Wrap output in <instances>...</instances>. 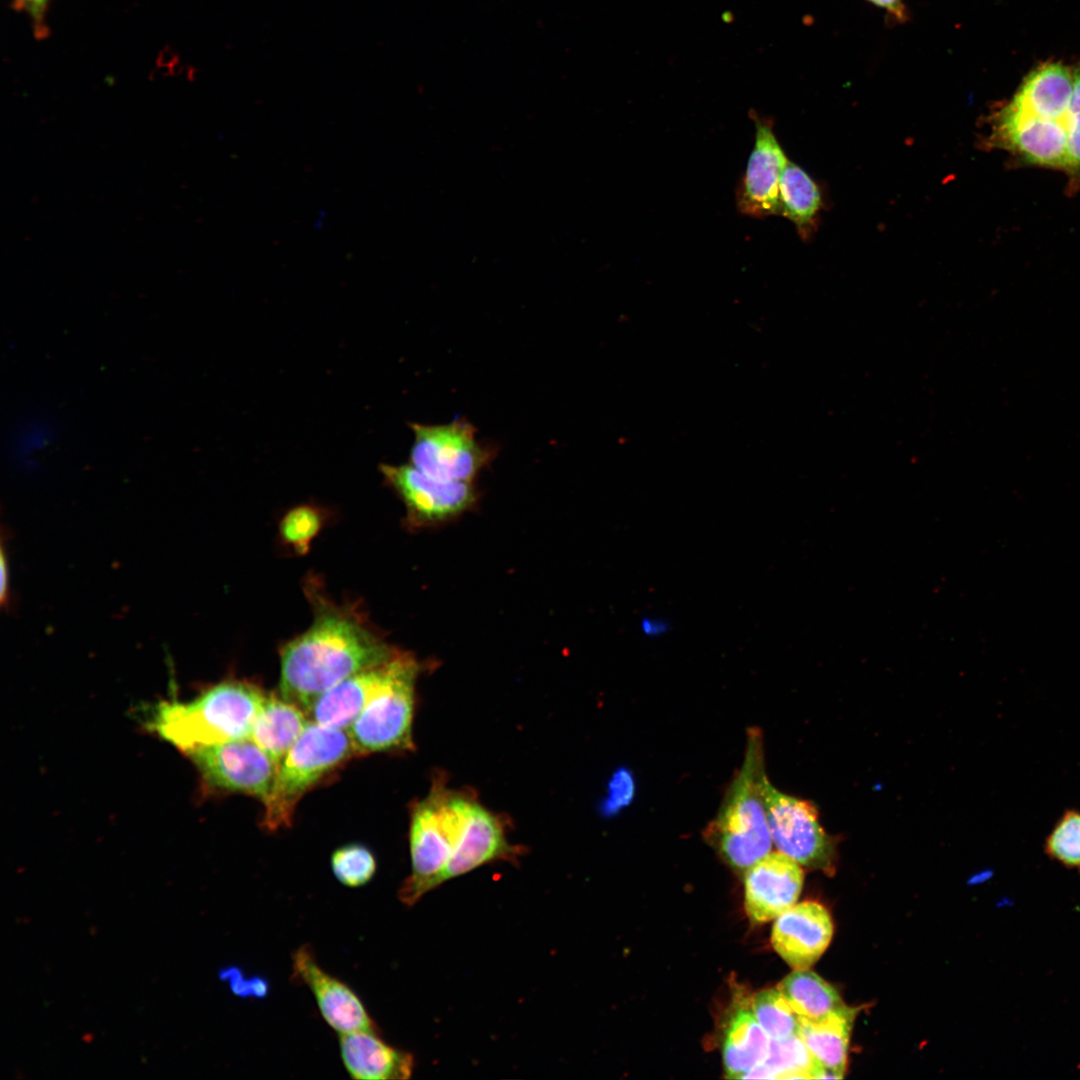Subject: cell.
Instances as JSON below:
<instances>
[{
  "instance_id": "obj_20",
  "label": "cell",
  "mask_w": 1080,
  "mask_h": 1080,
  "mask_svg": "<svg viewBox=\"0 0 1080 1080\" xmlns=\"http://www.w3.org/2000/svg\"><path fill=\"white\" fill-rule=\"evenodd\" d=\"M856 1010L845 1006L822 1019L799 1017L798 1035L815 1062L830 1078L844 1076L850 1032Z\"/></svg>"
},
{
  "instance_id": "obj_29",
  "label": "cell",
  "mask_w": 1080,
  "mask_h": 1080,
  "mask_svg": "<svg viewBox=\"0 0 1080 1080\" xmlns=\"http://www.w3.org/2000/svg\"><path fill=\"white\" fill-rule=\"evenodd\" d=\"M218 976L227 982L231 992L240 998L263 999L270 990L269 982L263 976L246 975L236 966L222 968Z\"/></svg>"
},
{
  "instance_id": "obj_18",
  "label": "cell",
  "mask_w": 1080,
  "mask_h": 1080,
  "mask_svg": "<svg viewBox=\"0 0 1080 1080\" xmlns=\"http://www.w3.org/2000/svg\"><path fill=\"white\" fill-rule=\"evenodd\" d=\"M339 1051L343 1065L353 1079H407L414 1070L413 1056L389 1045L375 1031L340 1034Z\"/></svg>"
},
{
  "instance_id": "obj_4",
  "label": "cell",
  "mask_w": 1080,
  "mask_h": 1080,
  "mask_svg": "<svg viewBox=\"0 0 1080 1080\" xmlns=\"http://www.w3.org/2000/svg\"><path fill=\"white\" fill-rule=\"evenodd\" d=\"M471 797L434 781L431 790L412 809L409 828L411 873L398 897L413 906L441 885V876L460 839Z\"/></svg>"
},
{
  "instance_id": "obj_30",
  "label": "cell",
  "mask_w": 1080,
  "mask_h": 1080,
  "mask_svg": "<svg viewBox=\"0 0 1080 1080\" xmlns=\"http://www.w3.org/2000/svg\"><path fill=\"white\" fill-rule=\"evenodd\" d=\"M318 526L319 519L311 509L298 508L287 515L282 531L288 541L298 544L311 538Z\"/></svg>"
},
{
  "instance_id": "obj_34",
  "label": "cell",
  "mask_w": 1080,
  "mask_h": 1080,
  "mask_svg": "<svg viewBox=\"0 0 1080 1080\" xmlns=\"http://www.w3.org/2000/svg\"><path fill=\"white\" fill-rule=\"evenodd\" d=\"M642 626L644 632H646L647 634H657L658 632H662L665 630V624L662 622H658L657 620L647 619L643 622Z\"/></svg>"
},
{
  "instance_id": "obj_15",
  "label": "cell",
  "mask_w": 1080,
  "mask_h": 1080,
  "mask_svg": "<svg viewBox=\"0 0 1080 1080\" xmlns=\"http://www.w3.org/2000/svg\"><path fill=\"white\" fill-rule=\"evenodd\" d=\"M1073 87V72L1061 64H1046L1026 77L1003 109L1024 119L1059 127L1069 137Z\"/></svg>"
},
{
  "instance_id": "obj_6",
  "label": "cell",
  "mask_w": 1080,
  "mask_h": 1080,
  "mask_svg": "<svg viewBox=\"0 0 1080 1080\" xmlns=\"http://www.w3.org/2000/svg\"><path fill=\"white\" fill-rule=\"evenodd\" d=\"M420 672V663L401 653L389 681L347 730L357 756L413 748L415 689Z\"/></svg>"
},
{
  "instance_id": "obj_21",
  "label": "cell",
  "mask_w": 1080,
  "mask_h": 1080,
  "mask_svg": "<svg viewBox=\"0 0 1080 1080\" xmlns=\"http://www.w3.org/2000/svg\"><path fill=\"white\" fill-rule=\"evenodd\" d=\"M770 1038L747 1009L731 1018L723 1042V1063L727 1078L743 1079L768 1056Z\"/></svg>"
},
{
  "instance_id": "obj_32",
  "label": "cell",
  "mask_w": 1080,
  "mask_h": 1080,
  "mask_svg": "<svg viewBox=\"0 0 1080 1080\" xmlns=\"http://www.w3.org/2000/svg\"><path fill=\"white\" fill-rule=\"evenodd\" d=\"M14 7L25 11L32 19L34 32L38 37L47 34L45 16L49 0H14Z\"/></svg>"
},
{
  "instance_id": "obj_23",
  "label": "cell",
  "mask_w": 1080,
  "mask_h": 1080,
  "mask_svg": "<svg viewBox=\"0 0 1080 1080\" xmlns=\"http://www.w3.org/2000/svg\"><path fill=\"white\" fill-rule=\"evenodd\" d=\"M821 203L816 183L802 168L788 161L780 178L779 215L791 220L799 234L807 237Z\"/></svg>"
},
{
  "instance_id": "obj_9",
  "label": "cell",
  "mask_w": 1080,
  "mask_h": 1080,
  "mask_svg": "<svg viewBox=\"0 0 1080 1080\" xmlns=\"http://www.w3.org/2000/svg\"><path fill=\"white\" fill-rule=\"evenodd\" d=\"M187 755L210 790L244 794L262 803L270 793L278 769L249 738L200 747Z\"/></svg>"
},
{
  "instance_id": "obj_3",
  "label": "cell",
  "mask_w": 1080,
  "mask_h": 1080,
  "mask_svg": "<svg viewBox=\"0 0 1080 1080\" xmlns=\"http://www.w3.org/2000/svg\"><path fill=\"white\" fill-rule=\"evenodd\" d=\"M765 777L761 738L751 730L743 764L704 831L706 840L738 871L745 872L772 847L762 792Z\"/></svg>"
},
{
  "instance_id": "obj_31",
  "label": "cell",
  "mask_w": 1080,
  "mask_h": 1080,
  "mask_svg": "<svg viewBox=\"0 0 1080 1080\" xmlns=\"http://www.w3.org/2000/svg\"><path fill=\"white\" fill-rule=\"evenodd\" d=\"M631 795V777L624 770H620L609 783L607 797L601 806L602 811L607 815L616 812L620 807L627 804Z\"/></svg>"
},
{
  "instance_id": "obj_14",
  "label": "cell",
  "mask_w": 1080,
  "mask_h": 1080,
  "mask_svg": "<svg viewBox=\"0 0 1080 1080\" xmlns=\"http://www.w3.org/2000/svg\"><path fill=\"white\" fill-rule=\"evenodd\" d=\"M832 934L833 924L827 909L817 902L805 901L776 918L771 942L791 967L808 969L824 953Z\"/></svg>"
},
{
  "instance_id": "obj_17",
  "label": "cell",
  "mask_w": 1080,
  "mask_h": 1080,
  "mask_svg": "<svg viewBox=\"0 0 1080 1080\" xmlns=\"http://www.w3.org/2000/svg\"><path fill=\"white\" fill-rule=\"evenodd\" d=\"M401 655L338 683L320 695L306 710L311 721L348 730L357 716L391 678Z\"/></svg>"
},
{
  "instance_id": "obj_25",
  "label": "cell",
  "mask_w": 1080,
  "mask_h": 1080,
  "mask_svg": "<svg viewBox=\"0 0 1080 1080\" xmlns=\"http://www.w3.org/2000/svg\"><path fill=\"white\" fill-rule=\"evenodd\" d=\"M753 1014L771 1040H784L799 1032V1017L778 988L757 993Z\"/></svg>"
},
{
  "instance_id": "obj_22",
  "label": "cell",
  "mask_w": 1080,
  "mask_h": 1080,
  "mask_svg": "<svg viewBox=\"0 0 1080 1080\" xmlns=\"http://www.w3.org/2000/svg\"><path fill=\"white\" fill-rule=\"evenodd\" d=\"M778 989L801 1018L818 1020L845 1007L837 991L808 969H795Z\"/></svg>"
},
{
  "instance_id": "obj_16",
  "label": "cell",
  "mask_w": 1080,
  "mask_h": 1080,
  "mask_svg": "<svg viewBox=\"0 0 1080 1080\" xmlns=\"http://www.w3.org/2000/svg\"><path fill=\"white\" fill-rule=\"evenodd\" d=\"M518 855L519 848L508 842L501 819L471 798L460 839L441 876V884L483 864L511 861Z\"/></svg>"
},
{
  "instance_id": "obj_24",
  "label": "cell",
  "mask_w": 1080,
  "mask_h": 1080,
  "mask_svg": "<svg viewBox=\"0 0 1080 1080\" xmlns=\"http://www.w3.org/2000/svg\"><path fill=\"white\" fill-rule=\"evenodd\" d=\"M763 1064L773 1079L829 1078L798 1034L784 1040H770L768 1056Z\"/></svg>"
},
{
  "instance_id": "obj_10",
  "label": "cell",
  "mask_w": 1080,
  "mask_h": 1080,
  "mask_svg": "<svg viewBox=\"0 0 1080 1080\" xmlns=\"http://www.w3.org/2000/svg\"><path fill=\"white\" fill-rule=\"evenodd\" d=\"M386 482L406 506L409 522L416 527H436L453 521L477 504L473 482L444 481L410 464L380 467Z\"/></svg>"
},
{
  "instance_id": "obj_13",
  "label": "cell",
  "mask_w": 1080,
  "mask_h": 1080,
  "mask_svg": "<svg viewBox=\"0 0 1080 1080\" xmlns=\"http://www.w3.org/2000/svg\"><path fill=\"white\" fill-rule=\"evenodd\" d=\"M755 124V143L736 192V202L742 214L760 218L779 215L780 178L788 159L771 125L758 118Z\"/></svg>"
},
{
  "instance_id": "obj_27",
  "label": "cell",
  "mask_w": 1080,
  "mask_h": 1080,
  "mask_svg": "<svg viewBox=\"0 0 1080 1080\" xmlns=\"http://www.w3.org/2000/svg\"><path fill=\"white\" fill-rule=\"evenodd\" d=\"M330 865L335 878L350 888L366 885L377 870L374 854L359 843L346 844L334 850Z\"/></svg>"
},
{
  "instance_id": "obj_12",
  "label": "cell",
  "mask_w": 1080,
  "mask_h": 1080,
  "mask_svg": "<svg viewBox=\"0 0 1080 1080\" xmlns=\"http://www.w3.org/2000/svg\"><path fill=\"white\" fill-rule=\"evenodd\" d=\"M803 871L784 853L770 852L745 871L744 906L749 919L763 924L795 905L803 885Z\"/></svg>"
},
{
  "instance_id": "obj_28",
  "label": "cell",
  "mask_w": 1080,
  "mask_h": 1080,
  "mask_svg": "<svg viewBox=\"0 0 1080 1080\" xmlns=\"http://www.w3.org/2000/svg\"><path fill=\"white\" fill-rule=\"evenodd\" d=\"M1074 87L1070 104L1068 156L1065 173L1071 185L1080 184V70L1073 72Z\"/></svg>"
},
{
  "instance_id": "obj_7",
  "label": "cell",
  "mask_w": 1080,
  "mask_h": 1080,
  "mask_svg": "<svg viewBox=\"0 0 1080 1080\" xmlns=\"http://www.w3.org/2000/svg\"><path fill=\"white\" fill-rule=\"evenodd\" d=\"M410 427L414 434L411 464L439 480L473 482L496 455L495 447L481 443L475 427L464 418L443 425L411 423Z\"/></svg>"
},
{
  "instance_id": "obj_26",
  "label": "cell",
  "mask_w": 1080,
  "mask_h": 1080,
  "mask_svg": "<svg viewBox=\"0 0 1080 1080\" xmlns=\"http://www.w3.org/2000/svg\"><path fill=\"white\" fill-rule=\"evenodd\" d=\"M1051 860L1080 873V811L1067 809L1054 824L1044 842Z\"/></svg>"
},
{
  "instance_id": "obj_33",
  "label": "cell",
  "mask_w": 1080,
  "mask_h": 1080,
  "mask_svg": "<svg viewBox=\"0 0 1080 1080\" xmlns=\"http://www.w3.org/2000/svg\"><path fill=\"white\" fill-rule=\"evenodd\" d=\"M874 4L885 8L890 13L894 14L899 19L905 18V8L901 0H869Z\"/></svg>"
},
{
  "instance_id": "obj_35",
  "label": "cell",
  "mask_w": 1080,
  "mask_h": 1080,
  "mask_svg": "<svg viewBox=\"0 0 1080 1080\" xmlns=\"http://www.w3.org/2000/svg\"><path fill=\"white\" fill-rule=\"evenodd\" d=\"M1 575H2V577H1V579H2V582H1V599H2V601H4L5 600V595H6V587H7V567H6V561H5L4 557H2Z\"/></svg>"
},
{
  "instance_id": "obj_8",
  "label": "cell",
  "mask_w": 1080,
  "mask_h": 1080,
  "mask_svg": "<svg viewBox=\"0 0 1080 1080\" xmlns=\"http://www.w3.org/2000/svg\"><path fill=\"white\" fill-rule=\"evenodd\" d=\"M769 832L777 849L805 867L832 872L835 846L822 828L816 807L763 781Z\"/></svg>"
},
{
  "instance_id": "obj_19",
  "label": "cell",
  "mask_w": 1080,
  "mask_h": 1080,
  "mask_svg": "<svg viewBox=\"0 0 1080 1080\" xmlns=\"http://www.w3.org/2000/svg\"><path fill=\"white\" fill-rule=\"evenodd\" d=\"M309 721L306 712L298 705L281 696L266 695L254 719L249 739L262 749L278 768Z\"/></svg>"
},
{
  "instance_id": "obj_11",
  "label": "cell",
  "mask_w": 1080,
  "mask_h": 1080,
  "mask_svg": "<svg viewBox=\"0 0 1080 1080\" xmlns=\"http://www.w3.org/2000/svg\"><path fill=\"white\" fill-rule=\"evenodd\" d=\"M292 978L310 989L322 1017L339 1034L378 1032L376 1023L359 996L318 964L310 945H302L293 952Z\"/></svg>"
},
{
  "instance_id": "obj_2",
  "label": "cell",
  "mask_w": 1080,
  "mask_h": 1080,
  "mask_svg": "<svg viewBox=\"0 0 1080 1080\" xmlns=\"http://www.w3.org/2000/svg\"><path fill=\"white\" fill-rule=\"evenodd\" d=\"M266 695L247 682H220L190 701L158 703L149 728L186 754L197 748L249 738Z\"/></svg>"
},
{
  "instance_id": "obj_5",
  "label": "cell",
  "mask_w": 1080,
  "mask_h": 1080,
  "mask_svg": "<svg viewBox=\"0 0 1080 1080\" xmlns=\"http://www.w3.org/2000/svg\"><path fill=\"white\" fill-rule=\"evenodd\" d=\"M354 756L347 730L310 720L277 769L263 803L264 828L275 831L288 827L303 796Z\"/></svg>"
},
{
  "instance_id": "obj_1",
  "label": "cell",
  "mask_w": 1080,
  "mask_h": 1080,
  "mask_svg": "<svg viewBox=\"0 0 1080 1080\" xmlns=\"http://www.w3.org/2000/svg\"><path fill=\"white\" fill-rule=\"evenodd\" d=\"M398 652L353 617L322 614L282 649L279 694L306 712L324 692Z\"/></svg>"
}]
</instances>
